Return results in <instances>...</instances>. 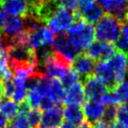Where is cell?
<instances>
[{
    "mask_svg": "<svg viewBox=\"0 0 128 128\" xmlns=\"http://www.w3.org/2000/svg\"><path fill=\"white\" fill-rule=\"evenodd\" d=\"M5 50L7 54L8 66L10 71L13 72L16 69H30L40 71L35 51L28 44H12L5 48Z\"/></svg>",
    "mask_w": 128,
    "mask_h": 128,
    "instance_id": "obj_1",
    "label": "cell"
},
{
    "mask_svg": "<svg viewBox=\"0 0 128 128\" xmlns=\"http://www.w3.org/2000/svg\"><path fill=\"white\" fill-rule=\"evenodd\" d=\"M67 37L72 46L79 52H82V50L87 49L93 42L95 38L94 28L74 12V21L69 28Z\"/></svg>",
    "mask_w": 128,
    "mask_h": 128,
    "instance_id": "obj_2",
    "label": "cell"
},
{
    "mask_svg": "<svg viewBox=\"0 0 128 128\" xmlns=\"http://www.w3.org/2000/svg\"><path fill=\"white\" fill-rule=\"evenodd\" d=\"M120 24L115 17L106 13L97 22L94 28V36L100 42H116L120 33Z\"/></svg>",
    "mask_w": 128,
    "mask_h": 128,
    "instance_id": "obj_3",
    "label": "cell"
},
{
    "mask_svg": "<svg viewBox=\"0 0 128 128\" xmlns=\"http://www.w3.org/2000/svg\"><path fill=\"white\" fill-rule=\"evenodd\" d=\"M74 21V12H71L63 8H58L46 23L51 31L54 34H58L68 30Z\"/></svg>",
    "mask_w": 128,
    "mask_h": 128,
    "instance_id": "obj_4",
    "label": "cell"
},
{
    "mask_svg": "<svg viewBox=\"0 0 128 128\" xmlns=\"http://www.w3.org/2000/svg\"><path fill=\"white\" fill-rule=\"evenodd\" d=\"M24 32V21L23 17L10 16L6 19L0 31V38L5 44V48L15 37Z\"/></svg>",
    "mask_w": 128,
    "mask_h": 128,
    "instance_id": "obj_5",
    "label": "cell"
},
{
    "mask_svg": "<svg viewBox=\"0 0 128 128\" xmlns=\"http://www.w3.org/2000/svg\"><path fill=\"white\" fill-rule=\"evenodd\" d=\"M53 48L58 54H60V56L64 58L70 63H72V61L74 60L76 56H78L80 53H82L79 52L71 44L68 37H67V34L65 32L56 34V36L54 39Z\"/></svg>",
    "mask_w": 128,
    "mask_h": 128,
    "instance_id": "obj_6",
    "label": "cell"
},
{
    "mask_svg": "<svg viewBox=\"0 0 128 128\" xmlns=\"http://www.w3.org/2000/svg\"><path fill=\"white\" fill-rule=\"evenodd\" d=\"M26 34L28 45L34 50L44 45H53L55 39V34L45 26H42L34 31L26 32Z\"/></svg>",
    "mask_w": 128,
    "mask_h": 128,
    "instance_id": "obj_7",
    "label": "cell"
},
{
    "mask_svg": "<svg viewBox=\"0 0 128 128\" xmlns=\"http://www.w3.org/2000/svg\"><path fill=\"white\" fill-rule=\"evenodd\" d=\"M83 88L85 98H87L88 101H95L101 103L102 99L108 92V90L104 84L94 76H88L83 81Z\"/></svg>",
    "mask_w": 128,
    "mask_h": 128,
    "instance_id": "obj_8",
    "label": "cell"
},
{
    "mask_svg": "<svg viewBox=\"0 0 128 128\" xmlns=\"http://www.w3.org/2000/svg\"><path fill=\"white\" fill-rule=\"evenodd\" d=\"M93 60L106 61L116 53V48L114 44L104 42H93L88 48L87 52H85Z\"/></svg>",
    "mask_w": 128,
    "mask_h": 128,
    "instance_id": "obj_9",
    "label": "cell"
},
{
    "mask_svg": "<svg viewBox=\"0 0 128 128\" xmlns=\"http://www.w3.org/2000/svg\"><path fill=\"white\" fill-rule=\"evenodd\" d=\"M99 5L120 24L128 21V2L126 0H102Z\"/></svg>",
    "mask_w": 128,
    "mask_h": 128,
    "instance_id": "obj_10",
    "label": "cell"
},
{
    "mask_svg": "<svg viewBox=\"0 0 128 128\" xmlns=\"http://www.w3.org/2000/svg\"><path fill=\"white\" fill-rule=\"evenodd\" d=\"M95 60L90 58L86 53H80L72 62V69L78 74L79 79L82 82L88 76H93Z\"/></svg>",
    "mask_w": 128,
    "mask_h": 128,
    "instance_id": "obj_11",
    "label": "cell"
},
{
    "mask_svg": "<svg viewBox=\"0 0 128 128\" xmlns=\"http://www.w3.org/2000/svg\"><path fill=\"white\" fill-rule=\"evenodd\" d=\"M95 77H97L106 88L108 92H113L118 86L115 74L108 66L106 61H99L94 68Z\"/></svg>",
    "mask_w": 128,
    "mask_h": 128,
    "instance_id": "obj_12",
    "label": "cell"
},
{
    "mask_svg": "<svg viewBox=\"0 0 128 128\" xmlns=\"http://www.w3.org/2000/svg\"><path fill=\"white\" fill-rule=\"evenodd\" d=\"M63 120V108L61 104L55 106L42 114L38 128H58L60 127Z\"/></svg>",
    "mask_w": 128,
    "mask_h": 128,
    "instance_id": "obj_13",
    "label": "cell"
},
{
    "mask_svg": "<svg viewBox=\"0 0 128 128\" xmlns=\"http://www.w3.org/2000/svg\"><path fill=\"white\" fill-rule=\"evenodd\" d=\"M0 6L5 13L10 16L26 17L30 12L32 6L24 0H2Z\"/></svg>",
    "mask_w": 128,
    "mask_h": 128,
    "instance_id": "obj_14",
    "label": "cell"
},
{
    "mask_svg": "<svg viewBox=\"0 0 128 128\" xmlns=\"http://www.w3.org/2000/svg\"><path fill=\"white\" fill-rule=\"evenodd\" d=\"M84 113L85 120L90 125L101 120L103 112H104V104L100 102L95 101H87L83 104L82 106Z\"/></svg>",
    "mask_w": 128,
    "mask_h": 128,
    "instance_id": "obj_15",
    "label": "cell"
},
{
    "mask_svg": "<svg viewBox=\"0 0 128 128\" xmlns=\"http://www.w3.org/2000/svg\"><path fill=\"white\" fill-rule=\"evenodd\" d=\"M126 61L127 56L122 52H116L109 60H106L108 66L115 74L118 84H120L122 80V74L126 68Z\"/></svg>",
    "mask_w": 128,
    "mask_h": 128,
    "instance_id": "obj_16",
    "label": "cell"
},
{
    "mask_svg": "<svg viewBox=\"0 0 128 128\" xmlns=\"http://www.w3.org/2000/svg\"><path fill=\"white\" fill-rule=\"evenodd\" d=\"M85 93L83 85L81 83H76L74 86L70 87L64 92L63 103L69 106V104H78L84 103Z\"/></svg>",
    "mask_w": 128,
    "mask_h": 128,
    "instance_id": "obj_17",
    "label": "cell"
},
{
    "mask_svg": "<svg viewBox=\"0 0 128 128\" xmlns=\"http://www.w3.org/2000/svg\"><path fill=\"white\" fill-rule=\"evenodd\" d=\"M63 117L66 122L74 125H80L85 122L82 108L78 104H69L63 108Z\"/></svg>",
    "mask_w": 128,
    "mask_h": 128,
    "instance_id": "obj_18",
    "label": "cell"
},
{
    "mask_svg": "<svg viewBox=\"0 0 128 128\" xmlns=\"http://www.w3.org/2000/svg\"><path fill=\"white\" fill-rule=\"evenodd\" d=\"M0 114L10 122L18 114V104L10 98L2 96L0 98Z\"/></svg>",
    "mask_w": 128,
    "mask_h": 128,
    "instance_id": "obj_19",
    "label": "cell"
},
{
    "mask_svg": "<svg viewBox=\"0 0 128 128\" xmlns=\"http://www.w3.org/2000/svg\"><path fill=\"white\" fill-rule=\"evenodd\" d=\"M64 88L61 85L60 81L58 78H52L49 80V88H48L47 95L52 99L55 104H61L63 103L64 98Z\"/></svg>",
    "mask_w": 128,
    "mask_h": 128,
    "instance_id": "obj_20",
    "label": "cell"
},
{
    "mask_svg": "<svg viewBox=\"0 0 128 128\" xmlns=\"http://www.w3.org/2000/svg\"><path fill=\"white\" fill-rule=\"evenodd\" d=\"M78 80H79V76L72 68H70L67 71H65L63 74L60 76V83L66 90L76 84Z\"/></svg>",
    "mask_w": 128,
    "mask_h": 128,
    "instance_id": "obj_21",
    "label": "cell"
},
{
    "mask_svg": "<svg viewBox=\"0 0 128 128\" xmlns=\"http://www.w3.org/2000/svg\"><path fill=\"white\" fill-rule=\"evenodd\" d=\"M117 104H124L128 102V83L120 82L113 90Z\"/></svg>",
    "mask_w": 128,
    "mask_h": 128,
    "instance_id": "obj_22",
    "label": "cell"
},
{
    "mask_svg": "<svg viewBox=\"0 0 128 128\" xmlns=\"http://www.w3.org/2000/svg\"><path fill=\"white\" fill-rule=\"evenodd\" d=\"M117 110H118V108L115 104H108L104 108V112H103L101 120L108 127H109L111 124L115 122L117 118Z\"/></svg>",
    "mask_w": 128,
    "mask_h": 128,
    "instance_id": "obj_23",
    "label": "cell"
},
{
    "mask_svg": "<svg viewBox=\"0 0 128 128\" xmlns=\"http://www.w3.org/2000/svg\"><path fill=\"white\" fill-rule=\"evenodd\" d=\"M42 97H44L42 94L37 88H34V90H31L28 92L26 101L28 102L29 106L31 108H38L40 106Z\"/></svg>",
    "mask_w": 128,
    "mask_h": 128,
    "instance_id": "obj_24",
    "label": "cell"
},
{
    "mask_svg": "<svg viewBox=\"0 0 128 128\" xmlns=\"http://www.w3.org/2000/svg\"><path fill=\"white\" fill-rule=\"evenodd\" d=\"M6 128H31L24 114H17L15 118L8 122Z\"/></svg>",
    "mask_w": 128,
    "mask_h": 128,
    "instance_id": "obj_25",
    "label": "cell"
},
{
    "mask_svg": "<svg viewBox=\"0 0 128 128\" xmlns=\"http://www.w3.org/2000/svg\"><path fill=\"white\" fill-rule=\"evenodd\" d=\"M10 78H12V71L10 70L8 66L7 54L5 51L0 56V81L5 79H10Z\"/></svg>",
    "mask_w": 128,
    "mask_h": 128,
    "instance_id": "obj_26",
    "label": "cell"
},
{
    "mask_svg": "<svg viewBox=\"0 0 128 128\" xmlns=\"http://www.w3.org/2000/svg\"><path fill=\"white\" fill-rule=\"evenodd\" d=\"M28 119V122L30 124L31 128H38L42 118V113L40 110L38 108H32L28 112V114L26 115Z\"/></svg>",
    "mask_w": 128,
    "mask_h": 128,
    "instance_id": "obj_27",
    "label": "cell"
},
{
    "mask_svg": "<svg viewBox=\"0 0 128 128\" xmlns=\"http://www.w3.org/2000/svg\"><path fill=\"white\" fill-rule=\"evenodd\" d=\"M58 7L66 8L71 12H76L78 7V0H54Z\"/></svg>",
    "mask_w": 128,
    "mask_h": 128,
    "instance_id": "obj_28",
    "label": "cell"
},
{
    "mask_svg": "<svg viewBox=\"0 0 128 128\" xmlns=\"http://www.w3.org/2000/svg\"><path fill=\"white\" fill-rule=\"evenodd\" d=\"M117 119L118 122L124 128H128V110L124 104H122L117 110Z\"/></svg>",
    "mask_w": 128,
    "mask_h": 128,
    "instance_id": "obj_29",
    "label": "cell"
},
{
    "mask_svg": "<svg viewBox=\"0 0 128 128\" xmlns=\"http://www.w3.org/2000/svg\"><path fill=\"white\" fill-rule=\"evenodd\" d=\"M2 84H3V96L12 99L16 90L15 86H14V83H13V81H12V78L3 80Z\"/></svg>",
    "mask_w": 128,
    "mask_h": 128,
    "instance_id": "obj_30",
    "label": "cell"
},
{
    "mask_svg": "<svg viewBox=\"0 0 128 128\" xmlns=\"http://www.w3.org/2000/svg\"><path fill=\"white\" fill-rule=\"evenodd\" d=\"M55 106H56L55 104V102L50 98V97H48V96H44L42 97V102H40V108L42 109V110H48V109H50V108H54Z\"/></svg>",
    "mask_w": 128,
    "mask_h": 128,
    "instance_id": "obj_31",
    "label": "cell"
},
{
    "mask_svg": "<svg viewBox=\"0 0 128 128\" xmlns=\"http://www.w3.org/2000/svg\"><path fill=\"white\" fill-rule=\"evenodd\" d=\"M120 35L124 36L128 39V21L124 22L120 26Z\"/></svg>",
    "mask_w": 128,
    "mask_h": 128,
    "instance_id": "obj_32",
    "label": "cell"
},
{
    "mask_svg": "<svg viewBox=\"0 0 128 128\" xmlns=\"http://www.w3.org/2000/svg\"><path fill=\"white\" fill-rule=\"evenodd\" d=\"M6 19H7L6 13H5V12L2 10L1 6H0V31H1V29H2L3 26H4L5 22H6Z\"/></svg>",
    "mask_w": 128,
    "mask_h": 128,
    "instance_id": "obj_33",
    "label": "cell"
},
{
    "mask_svg": "<svg viewBox=\"0 0 128 128\" xmlns=\"http://www.w3.org/2000/svg\"><path fill=\"white\" fill-rule=\"evenodd\" d=\"M8 120H7V119L4 116H2L0 114V128H6L8 125Z\"/></svg>",
    "mask_w": 128,
    "mask_h": 128,
    "instance_id": "obj_34",
    "label": "cell"
},
{
    "mask_svg": "<svg viewBox=\"0 0 128 128\" xmlns=\"http://www.w3.org/2000/svg\"><path fill=\"white\" fill-rule=\"evenodd\" d=\"M60 128H76V126L68 122H62V124L60 125Z\"/></svg>",
    "mask_w": 128,
    "mask_h": 128,
    "instance_id": "obj_35",
    "label": "cell"
},
{
    "mask_svg": "<svg viewBox=\"0 0 128 128\" xmlns=\"http://www.w3.org/2000/svg\"><path fill=\"white\" fill-rule=\"evenodd\" d=\"M5 51H6V50H5V44H4V42H3L2 39L0 38V56H1Z\"/></svg>",
    "mask_w": 128,
    "mask_h": 128,
    "instance_id": "obj_36",
    "label": "cell"
},
{
    "mask_svg": "<svg viewBox=\"0 0 128 128\" xmlns=\"http://www.w3.org/2000/svg\"><path fill=\"white\" fill-rule=\"evenodd\" d=\"M108 128H124L122 125H120L119 122H114L113 124H111Z\"/></svg>",
    "mask_w": 128,
    "mask_h": 128,
    "instance_id": "obj_37",
    "label": "cell"
},
{
    "mask_svg": "<svg viewBox=\"0 0 128 128\" xmlns=\"http://www.w3.org/2000/svg\"><path fill=\"white\" fill-rule=\"evenodd\" d=\"M3 96V84L2 81H0V98Z\"/></svg>",
    "mask_w": 128,
    "mask_h": 128,
    "instance_id": "obj_38",
    "label": "cell"
},
{
    "mask_svg": "<svg viewBox=\"0 0 128 128\" xmlns=\"http://www.w3.org/2000/svg\"><path fill=\"white\" fill-rule=\"evenodd\" d=\"M94 1H95L97 4H100L101 2H102V0H94Z\"/></svg>",
    "mask_w": 128,
    "mask_h": 128,
    "instance_id": "obj_39",
    "label": "cell"
},
{
    "mask_svg": "<svg viewBox=\"0 0 128 128\" xmlns=\"http://www.w3.org/2000/svg\"><path fill=\"white\" fill-rule=\"evenodd\" d=\"M124 106H125V108H126V109H127V110H128V102H127V103H126V104H124Z\"/></svg>",
    "mask_w": 128,
    "mask_h": 128,
    "instance_id": "obj_40",
    "label": "cell"
},
{
    "mask_svg": "<svg viewBox=\"0 0 128 128\" xmlns=\"http://www.w3.org/2000/svg\"><path fill=\"white\" fill-rule=\"evenodd\" d=\"M1 1H2V0H0V2H1Z\"/></svg>",
    "mask_w": 128,
    "mask_h": 128,
    "instance_id": "obj_41",
    "label": "cell"
},
{
    "mask_svg": "<svg viewBox=\"0 0 128 128\" xmlns=\"http://www.w3.org/2000/svg\"><path fill=\"white\" fill-rule=\"evenodd\" d=\"M126 1H127V2H128V0H126Z\"/></svg>",
    "mask_w": 128,
    "mask_h": 128,
    "instance_id": "obj_42",
    "label": "cell"
},
{
    "mask_svg": "<svg viewBox=\"0 0 128 128\" xmlns=\"http://www.w3.org/2000/svg\"><path fill=\"white\" fill-rule=\"evenodd\" d=\"M127 58H128V56H127Z\"/></svg>",
    "mask_w": 128,
    "mask_h": 128,
    "instance_id": "obj_43",
    "label": "cell"
}]
</instances>
